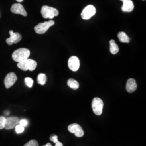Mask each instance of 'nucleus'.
Segmentation results:
<instances>
[{
	"mask_svg": "<svg viewBox=\"0 0 146 146\" xmlns=\"http://www.w3.org/2000/svg\"><path fill=\"white\" fill-rule=\"evenodd\" d=\"M31 54V52L26 48H20L13 53L12 58L16 62L19 63L28 59Z\"/></svg>",
	"mask_w": 146,
	"mask_h": 146,
	"instance_id": "1",
	"label": "nucleus"
},
{
	"mask_svg": "<svg viewBox=\"0 0 146 146\" xmlns=\"http://www.w3.org/2000/svg\"><path fill=\"white\" fill-rule=\"evenodd\" d=\"M37 65V63L35 61L28 58L26 60L18 63L17 66L18 68L23 71H33L36 68Z\"/></svg>",
	"mask_w": 146,
	"mask_h": 146,
	"instance_id": "2",
	"label": "nucleus"
},
{
	"mask_svg": "<svg viewBox=\"0 0 146 146\" xmlns=\"http://www.w3.org/2000/svg\"><path fill=\"white\" fill-rule=\"evenodd\" d=\"M41 13L43 18L50 19H52L55 16H57L59 14L58 9L47 5H43L42 7Z\"/></svg>",
	"mask_w": 146,
	"mask_h": 146,
	"instance_id": "3",
	"label": "nucleus"
},
{
	"mask_svg": "<svg viewBox=\"0 0 146 146\" xmlns=\"http://www.w3.org/2000/svg\"><path fill=\"white\" fill-rule=\"evenodd\" d=\"M55 22L50 20L49 21H46L43 23H40L34 27V30L37 34H44L50 27L54 26Z\"/></svg>",
	"mask_w": 146,
	"mask_h": 146,
	"instance_id": "4",
	"label": "nucleus"
},
{
	"mask_svg": "<svg viewBox=\"0 0 146 146\" xmlns=\"http://www.w3.org/2000/svg\"><path fill=\"white\" fill-rule=\"evenodd\" d=\"M92 107L95 115H101L104 107L103 101L99 98H95L92 102Z\"/></svg>",
	"mask_w": 146,
	"mask_h": 146,
	"instance_id": "5",
	"label": "nucleus"
},
{
	"mask_svg": "<svg viewBox=\"0 0 146 146\" xmlns=\"http://www.w3.org/2000/svg\"><path fill=\"white\" fill-rule=\"evenodd\" d=\"M96 8L93 5L86 6L81 13V17L84 20H89L96 14Z\"/></svg>",
	"mask_w": 146,
	"mask_h": 146,
	"instance_id": "6",
	"label": "nucleus"
},
{
	"mask_svg": "<svg viewBox=\"0 0 146 146\" xmlns=\"http://www.w3.org/2000/svg\"><path fill=\"white\" fill-rule=\"evenodd\" d=\"M68 131L71 133H73L78 137H82L84 135V131L81 126L77 123H73L68 127Z\"/></svg>",
	"mask_w": 146,
	"mask_h": 146,
	"instance_id": "7",
	"label": "nucleus"
},
{
	"mask_svg": "<svg viewBox=\"0 0 146 146\" xmlns=\"http://www.w3.org/2000/svg\"><path fill=\"white\" fill-rule=\"evenodd\" d=\"M17 80V78L16 76L15 73L13 72L8 73L6 75L4 80V84H5V88L7 89L11 88V86H13L15 84Z\"/></svg>",
	"mask_w": 146,
	"mask_h": 146,
	"instance_id": "8",
	"label": "nucleus"
},
{
	"mask_svg": "<svg viewBox=\"0 0 146 146\" xmlns=\"http://www.w3.org/2000/svg\"><path fill=\"white\" fill-rule=\"evenodd\" d=\"M19 122L20 119L17 117H9L6 118L5 128L7 130L13 129L19 124Z\"/></svg>",
	"mask_w": 146,
	"mask_h": 146,
	"instance_id": "9",
	"label": "nucleus"
},
{
	"mask_svg": "<svg viewBox=\"0 0 146 146\" xmlns=\"http://www.w3.org/2000/svg\"><path fill=\"white\" fill-rule=\"evenodd\" d=\"M9 34L11 36L6 40L7 43L9 46L12 45L13 43H17L20 42L22 39L21 34L17 32L14 33L13 31H10Z\"/></svg>",
	"mask_w": 146,
	"mask_h": 146,
	"instance_id": "10",
	"label": "nucleus"
},
{
	"mask_svg": "<svg viewBox=\"0 0 146 146\" xmlns=\"http://www.w3.org/2000/svg\"><path fill=\"white\" fill-rule=\"evenodd\" d=\"M68 67L73 72H76L80 68V62L78 57L73 56L69 58L68 62Z\"/></svg>",
	"mask_w": 146,
	"mask_h": 146,
	"instance_id": "11",
	"label": "nucleus"
},
{
	"mask_svg": "<svg viewBox=\"0 0 146 146\" xmlns=\"http://www.w3.org/2000/svg\"><path fill=\"white\" fill-rule=\"evenodd\" d=\"M11 11L15 14H20L24 16H27V13L25 9L23 6L20 3H15L11 7Z\"/></svg>",
	"mask_w": 146,
	"mask_h": 146,
	"instance_id": "12",
	"label": "nucleus"
},
{
	"mask_svg": "<svg viewBox=\"0 0 146 146\" xmlns=\"http://www.w3.org/2000/svg\"><path fill=\"white\" fill-rule=\"evenodd\" d=\"M137 86L135 80L134 78H129L126 84V90L128 93H132L136 90Z\"/></svg>",
	"mask_w": 146,
	"mask_h": 146,
	"instance_id": "13",
	"label": "nucleus"
},
{
	"mask_svg": "<svg viewBox=\"0 0 146 146\" xmlns=\"http://www.w3.org/2000/svg\"><path fill=\"white\" fill-rule=\"evenodd\" d=\"M122 11L124 12H131L134 8V5L131 0H123Z\"/></svg>",
	"mask_w": 146,
	"mask_h": 146,
	"instance_id": "14",
	"label": "nucleus"
},
{
	"mask_svg": "<svg viewBox=\"0 0 146 146\" xmlns=\"http://www.w3.org/2000/svg\"><path fill=\"white\" fill-rule=\"evenodd\" d=\"M110 52L113 55L116 54L119 52V48L114 40L110 41Z\"/></svg>",
	"mask_w": 146,
	"mask_h": 146,
	"instance_id": "15",
	"label": "nucleus"
},
{
	"mask_svg": "<svg viewBox=\"0 0 146 146\" xmlns=\"http://www.w3.org/2000/svg\"><path fill=\"white\" fill-rule=\"evenodd\" d=\"M118 38L119 39L120 41L122 43H129L130 38L128 35L123 31H120L117 34Z\"/></svg>",
	"mask_w": 146,
	"mask_h": 146,
	"instance_id": "16",
	"label": "nucleus"
},
{
	"mask_svg": "<svg viewBox=\"0 0 146 146\" xmlns=\"http://www.w3.org/2000/svg\"><path fill=\"white\" fill-rule=\"evenodd\" d=\"M68 86L73 89L76 90L79 88V84L77 81L73 78L69 79L67 81Z\"/></svg>",
	"mask_w": 146,
	"mask_h": 146,
	"instance_id": "17",
	"label": "nucleus"
},
{
	"mask_svg": "<svg viewBox=\"0 0 146 146\" xmlns=\"http://www.w3.org/2000/svg\"><path fill=\"white\" fill-rule=\"evenodd\" d=\"M47 76L46 74L41 73L39 74L37 76V82L41 85H44L47 82Z\"/></svg>",
	"mask_w": 146,
	"mask_h": 146,
	"instance_id": "18",
	"label": "nucleus"
},
{
	"mask_svg": "<svg viewBox=\"0 0 146 146\" xmlns=\"http://www.w3.org/2000/svg\"><path fill=\"white\" fill-rule=\"evenodd\" d=\"M25 84H26L27 86L29 88L32 87L33 84L34 83L33 80L31 78H28V77L25 78Z\"/></svg>",
	"mask_w": 146,
	"mask_h": 146,
	"instance_id": "19",
	"label": "nucleus"
},
{
	"mask_svg": "<svg viewBox=\"0 0 146 146\" xmlns=\"http://www.w3.org/2000/svg\"><path fill=\"white\" fill-rule=\"evenodd\" d=\"M23 146H39L38 143L36 140H31V141L28 142L26 144H25Z\"/></svg>",
	"mask_w": 146,
	"mask_h": 146,
	"instance_id": "20",
	"label": "nucleus"
},
{
	"mask_svg": "<svg viewBox=\"0 0 146 146\" xmlns=\"http://www.w3.org/2000/svg\"><path fill=\"white\" fill-rule=\"evenodd\" d=\"M15 131L16 132L17 134H20V133H23L24 131H25V127L20 125H17L15 127Z\"/></svg>",
	"mask_w": 146,
	"mask_h": 146,
	"instance_id": "21",
	"label": "nucleus"
},
{
	"mask_svg": "<svg viewBox=\"0 0 146 146\" xmlns=\"http://www.w3.org/2000/svg\"><path fill=\"white\" fill-rule=\"evenodd\" d=\"M6 118L5 116H0V129L5 128Z\"/></svg>",
	"mask_w": 146,
	"mask_h": 146,
	"instance_id": "22",
	"label": "nucleus"
},
{
	"mask_svg": "<svg viewBox=\"0 0 146 146\" xmlns=\"http://www.w3.org/2000/svg\"><path fill=\"white\" fill-rule=\"evenodd\" d=\"M50 141H52L54 143H56L57 142H58V136L54 134H52V135L50 136Z\"/></svg>",
	"mask_w": 146,
	"mask_h": 146,
	"instance_id": "23",
	"label": "nucleus"
},
{
	"mask_svg": "<svg viewBox=\"0 0 146 146\" xmlns=\"http://www.w3.org/2000/svg\"><path fill=\"white\" fill-rule=\"evenodd\" d=\"M19 125L25 127L27 125H28V121L25 119H22V120H20L19 122Z\"/></svg>",
	"mask_w": 146,
	"mask_h": 146,
	"instance_id": "24",
	"label": "nucleus"
},
{
	"mask_svg": "<svg viewBox=\"0 0 146 146\" xmlns=\"http://www.w3.org/2000/svg\"><path fill=\"white\" fill-rule=\"evenodd\" d=\"M55 146H63V145L61 142L58 141L55 143Z\"/></svg>",
	"mask_w": 146,
	"mask_h": 146,
	"instance_id": "25",
	"label": "nucleus"
},
{
	"mask_svg": "<svg viewBox=\"0 0 146 146\" xmlns=\"http://www.w3.org/2000/svg\"><path fill=\"white\" fill-rule=\"evenodd\" d=\"M44 146H52V144L50 143H48L46 145H44Z\"/></svg>",
	"mask_w": 146,
	"mask_h": 146,
	"instance_id": "26",
	"label": "nucleus"
},
{
	"mask_svg": "<svg viewBox=\"0 0 146 146\" xmlns=\"http://www.w3.org/2000/svg\"><path fill=\"white\" fill-rule=\"evenodd\" d=\"M16 1H17L18 2H22L23 0H16Z\"/></svg>",
	"mask_w": 146,
	"mask_h": 146,
	"instance_id": "27",
	"label": "nucleus"
},
{
	"mask_svg": "<svg viewBox=\"0 0 146 146\" xmlns=\"http://www.w3.org/2000/svg\"><path fill=\"white\" fill-rule=\"evenodd\" d=\"M120 1H123V0H120Z\"/></svg>",
	"mask_w": 146,
	"mask_h": 146,
	"instance_id": "28",
	"label": "nucleus"
},
{
	"mask_svg": "<svg viewBox=\"0 0 146 146\" xmlns=\"http://www.w3.org/2000/svg\"><path fill=\"white\" fill-rule=\"evenodd\" d=\"M143 1H145V0H143Z\"/></svg>",
	"mask_w": 146,
	"mask_h": 146,
	"instance_id": "29",
	"label": "nucleus"
}]
</instances>
